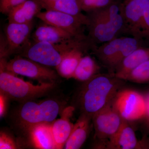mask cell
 I'll use <instances>...</instances> for the list:
<instances>
[{"instance_id": "3957f363", "label": "cell", "mask_w": 149, "mask_h": 149, "mask_svg": "<svg viewBox=\"0 0 149 149\" xmlns=\"http://www.w3.org/2000/svg\"><path fill=\"white\" fill-rule=\"evenodd\" d=\"M55 86V82L49 81L34 85L16 77L14 74L1 70V93L8 99L25 102L45 95Z\"/></svg>"}, {"instance_id": "5bb4252c", "label": "cell", "mask_w": 149, "mask_h": 149, "mask_svg": "<svg viewBox=\"0 0 149 149\" xmlns=\"http://www.w3.org/2000/svg\"><path fill=\"white\" fill-rule=\"evenodd\" d=\"M74 109L73 107H68L63 111L61 117L51 124L52 134L56 149L64 148L71 134L74 124L70 122V118Z\"/></svg>"}, {"instance_id": "9c48e42d", "label": "cell", "mask_w": 149, "mask_h": 149, "mask_svg": "<svg viewBox=\"0 0 149 149\" xmlns=\"http://www.w3.org/2000/svg\"><path fill=\"white\" fill-rule=\"evenodd\" d=\"M33 22L18 23L8 22L5 29L6 44L1 48V58L21 52L29 43Z\"/></svg>"}, {"instance_id": "44dd1931", "label": "cell", "mask_w": 149, "mask_h": 149, "mask_svg": "<svg viewBox=\"0 0 149 149\" xmlns=\"http://www.w3.org/2000/svg\"><path fill=\"white\" fill-rule=\"evenodd\" d=\"M100 68L97 63L91 56H83L75 70L73 78L84 83L100 73Z\"/></svg>"}, {"instance_id": "7402d4cb", "label": "cell", "mask_w": 149, "mask_h": 149, "mask_svg": "<svg viewBox=\"0 0 149 149\" xmlns=\"http://www.w3.org/2000/svg\"><path fill=\"white\" fill-rule=\"evenodd\" d=\"M145 40L136 37H123L120 49L115 61L112 73H113L115 68L126 57L132 53L138 48L143 47Z\"/></svg>"}, {"instance_id": "d4e9b609", "label": "cell", "mask_w": 149, "mask_h": 149, "mask_svg": "<svg viewBox=\"0 0 149 149\" xmlns=\"http://www.w3.org/2000/svg\"><path fill=\"white\" fill-rule=\"evenodd\" d=\"M115 0H77L81 10L91 12L106 7Z\"/></svg>"}, {"instance_id": "603a6c76", "label": "cell", "mask_w": 149, "mask_h": 149, "mask_svg": "<svg viewBox=\"0 0 149 149\" xmlns=\"http://www.w3.org/2000/svg\"><path fill=\"white\" fill-rule=\"evenodd\" d=\"M44 8L46 10L57 11L74 16H86L82 13L77 0H55Z\"/></svg>"}, {"instance_id": "5b68a950", "label": "cell", "mask_w": 149, "mask_h": 149, "mask_svg": "<svg viewBox=\"0 0 149 149\" xmlns=\"http://www.w3.org/2000/svg\"><path fill=\"white\" fill-rule=\"evenodd\" d=\"M122 120L112 102L93 116L92 123L95 131V148H106L107 143L118 130Z\"/></svg>"}, {"instance_id": "30bf717a", "label": "cell", "mask_w": 149, "mask_h": 149, "mask_svg": "<svg viewBox=\"0 0 149 149\" xmlns=\"http://www.w3.org/2000/svg\"><path fill=\"white\" fill-rule=\"evenodd\" d=\"M147 1L123 0L120 3V11L125 22L124 34L143 40L141 24Z\"/></svg>"}, {"instance_id": "8fae6325", "label": "cell", "mask_w": 149, "mask_h": 149, "mask_svg": "<svg viewBox=\"0 0 149 149\" xmlns=\"http://www.w3.org/2000/svg\"><path fill=\"white\" fill-rule=\"evenodd\" d=\"M87 14L89 19L87 26L89 32L88 38L93 45H101L118 37L100 10Z\"/></svg>"}, {"instance_id": "8992f818", "label": "cell", "mask_w": 149, "mask_h": 149, "mask_svg": "<svg viewBox=\"0 0 149 149\" xmlns=\"http://www.w3.org/2000/svg\"><path fill=\"white\" fill-rule=\"evenodd\" d=\"M112 104L120 117L129 122L143 119L146 112L145 95L131 89H120Z\"/></svg>"}, {"instance_id": "277c9868", "label": "cell", "mask_w": 149, "mask_h": 149, "mask_svg": "<svg viewBox=\"0 0 149 149\" xmlns=\"http://www.w3.org/2000/svg\"><path fill=\"white\" fill-rule=\"evenodd\" d=\"M60 111L59 104L54 100H46L39 103L25 102L19 110L17 121L22 128L28 131L36 125L52 123Z\"/></svg>"}, {"instance_id": "cb8c5ba5", "label": "cell", "mask_w": 149, "mask_h": 149, "mask_svg": "<svg viewBox=\"0 0 149 149\" xmlns=\"http://www.w3.org/2000/svg\"><path fill=\"white\" fill-rule=\"evenodd\" d=\"M122 80L137 83H149V60L132 70Z\"/></svg>"}, {"instance_id": "f1b7e54d", "label": "cell", "mask_w": 149, "mask_h": 149, "mask_svg": "<svg viewBox=\"0 0 149 149\" xmlns=\"http://www.w3.org/2000/svg\"><path fill=\"white\" fill-rule=\"evenodd\" d=\"M8 99L6 96L1 93L0 95V116L3 117L5 113L6 109L7 100Z\"/></svg>"}, {"instance_id": "9a60e30c", "label": "cell", "mask_w": 149, "mask_h": 149, "mask_svg": "<svg viewBox=\"0 0 149 149\" xmlns=\"http://www.w3.org/2000/svg\"><path fill=\"white\" fill-rule=\"evenodd\" d=\"M93 45L91 43L77 46L65 54L61 62L56 68L58 73L61 77L69 79L73 75L83 53L89 49H92Z\"/></svg>"}, {"instance_id": "484cf974", "label": "cell", "mask_w": 149, "mask_h": 149, "mask_svg": "<svg viewBox=\"0 0 149 149\" xmlns=\"http://www.w3.org/2000/svg\"><path fill=\"white\" fill-rule=\"evenodd\" d=\"M15 141L5 132L0 133V149H14L17 148Z\"/></svg>"}, {"instance_id": "83f0119b", "label": "cell", "mask_w": 149, "mask_h": 149, "mask_svg": "<svg viewBox=\"0 0 149 149\" xmlns=\"http://www.w3.org/2000/svg\"><path fill=\"white\" fill-rule=\"evenodd\" d=\"M146 102V112L143 119L144 120V125L146 130L149 134V92L145 95Z\"/></svg>"}, {"instance_id": "6da1fadb", "label": "cell", "mask_w": 149, "mask_h": 149, "mask_svg": "<svg viewBox=\"0 0 149 149\" xmlns=\"http://www.w3.org/2000/svg\"><path fill=\"white\" fill-rule=\"evenodd\" d=\"M124 80L114 73H100L84 82L78 97L82 113L93 115L109 104L121 89Z\"/></svg>"}, {"instance_id": "4fadbf2b", "label": "cell", "mask_w": 149, "mask_h": 149, "mask_svg": "<svg viewBox=\"0 0 149 149\" xmlns=\"http://www.w3.org/2000/svg\"><path fill=\"white\" fill-rule=\"evenodd\" d=\"M32 38L34 42H46L54 44L68 43L88 39L79 38L61 28L46 23L37 27L32 34Z\"/></svg>"}, {"instance_id": "7c38bea8", "label": "cell", "mask_w": 149, "mask_h": 149, "mask_svg": "<svg viewBox=\"0 0 149 149\" xmlns=\"http://www.w3.org/2000/svg\"><path fill=\"white\" fill-rule=\"evenodd\" d=\"M129 121L123 119L118 130L108 141L107 149H149V139L139 141Z\"/></svg>"}, {"instance_id": "e0dca14e", "label": "cell", "mask_w": 149, "mask_h": 149, "mask_svg": "<svg viewBox=\"0 0 149 149\" xmlns=\"http://www.w3.org/2000/svg\"><path fill=\"white\" fill-rule=\"evenodd\" d=\"M42 9L36 0H26L15 7L7 15L8 22L27 23L32 22Z\"/></svg>"}, {"instance_id": "ac0fdd59", "label": "cell", "mask_w": 149, "mask_h": 149, "mask_svg": "<svg viewBox=\"0 0 149 149\" xmlns=\"http://www.w3.org/2000/svg\"><path fill=\"white\" fill-rule=\"evenodd\" d=\"M123 37H116L100 45H94L92 49L94 54L111 72L115 61L120 49Z\"/></svg>"}, {"instance_id": "7a4b0ae2", "label": "cell", "mask_w": 149, "mask_h": 149, "mask_svg": "<svg viewBox=\"0 0 149 149\" xmlns=\"http://www.w3.org/2000/svg\"><path fill=\"white\" fill-rule=\"evenodd\" d=\"M89 43L88 40L54 44L46 42H29L20 52L21 56L47 66H58L67 53L72 49Z\"/></svg>"}, {"instance_id": "52a82bcc", "label": "cell", "mask_w": 149, "mask_h": 149, "mask_svg": "<svg viewBox=\"0 0 149 149\" xmlns=\"http://www.w3.org/2000/svg\"><path fill=\"white\" fill-rule=\"evenodd\" d=\"M1 70L41 81L55 82L58 77L55 71L48 66L19 56L8 62L1 59Z\"/></svg>"}, {"instance_id": "4316f807", "label": "cell", "mask_w": 149, "mask_h": 149, "mask_svg": "<svg viewBox=\"0 0 149 149\" xmlns=\"http://www.w3.org/2000/svg\"><path fill=\"white\" fill-rule=\"evenodd\" d=\"M26 0H0V12L8 15L12 9Z\"/></svg>"}, {"instance_id": "ba28073f", "label": "cell", "mask_w": 149, "mask_h": 149, "mask_svg": "<svg viewBox=\"0 0 149 149\" xmlns=\"http://www.w3.org/2000/svg\"><path fill=\"white\" fill-rule=\"evenodd\" d=\"M36 17L45 23L61 28L76 37L84 39L88 38L84 34V27H87L89 24L87 15L84 17H78L50 10L41 12Z\"/></svg>"}, {"instance_id": "2e32d148", "label": "cell", "mask_w": 149, "mask_h": 149, "mask_svg": "<svg viewBox=\"0 0 149 149\" xmlns=\"http://www.w3.org/2000/svg\"><path fill=\"white\" fill-rule=\"evenodd\" d=\"M92 117L81 113L65 144L66 149H80L86 141L91 130Z\"/></svg>"}, {"instance_id": "f546056e", "label": "cell", "mask_w": 149, "mask_h": 149, "mask_svg": "<svg viewBox=\"0 0 149 149\" xmlns=\"http://www.w3.org/2000/svg\"><path fill=\"white\" fill-rule=\"evenodd\" d=\"M36 1L40 3L42 8H44L46 6L52 3L55 0H36Z\"/></svg>"}, {"instance_id": "ffe728a7", "label": "cell", "mask_w": 149, "mask_h": 149, "mask_svg": "<svg viewBox=\"0 0 149 149\" xmlns=\"http://www.w3.org/2000/svg\"><path fill=\"white\" fill-rule=\"evenodd\" d=\"M51 124H39L33 126L28 130L31 142L36 148L56 149L52 134Z\"/></svg>"}, {"instance_id": "d6986e66", "label": "cell", "mask_w": 149, "mask_h": 149, "mask_svg": "<svg viewBox=\"0 0 149 149\" xmlns=\"http://www.w3.org/2000/svg\"><path fill=\"white\" fill-rule=\"evenodd\" d=\"M148 60L149 47H141L126 57L115 68L113 73L122 80L132 70Z\"/></svg>"}]
</instances>
